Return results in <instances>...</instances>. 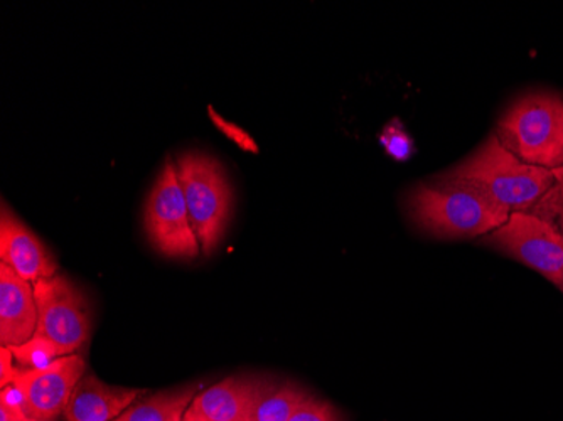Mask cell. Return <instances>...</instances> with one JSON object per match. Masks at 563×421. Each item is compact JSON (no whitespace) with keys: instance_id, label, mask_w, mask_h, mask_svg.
<instances>
[{"instance_id":"obj_15","label":"cell","mask_w":563,"mask_h":421,"mask_svg":"<svg viewBox=\"0 0 563 421\" xmlns=\"http://www.w3.org/2000/svg\"><path fill=\"white\" fill-rule=\"evenodd\" d=\"M11 351L14 354L15 366L22 372L44 369L63 357L55 342L37 332L30 341L22 342L19 346H11Z\"/></svg>"},{"instance_id":"obj_6","label":"cell","mask_w":563,"mask_h":421,"mask_svg":"<svg viewBox=\"0 0 563 421\" xmlns=\"http://www.w3.org/2000/svg\"><path fill=\"white\" fill-rule=\"evenodd\" d=\"M481 243L562 288L563 234L552 221L543 220L531 211L511 213L505 224L486 234Z\"/></svg>"},{"instance_id":"obj_5","label":"cell","mask_w":563,"mask_h":421,"mask_svg":"<svg viewBox=\"0 0 563 421\" xmlns=\"http://www.w3.org/2000/svg\"><path fill=\"white\" fill-rule=\"evenodd\" d=\"M144 230L148 243L167 258L195 259L201 253L173 157H167L145 199Z\"/></svg>"},{"instance_id":"obj_18","label":"cell","mask_w":563,"mask_h":421,"mask_svg":"<svg viewBox=\"0 0 563 421\" xmlns=\"http://www.w3.org/2000/svg\"><path fill=\"white\" fill-rule=\"evenodd\" d=\"M531 213L552 221L563 234V182H555V186L540 199L539 204L531 209Z\"/></svg>"},{"instance_id":"obj_20","label":"cell","mask_w":563,"mask_h":421,"mask_svg":"<svg viewBox=\"0 0 563 421\" xmlns=\"http://www.w3.org/2000/svg\"><path fill=\"white\" fill-rule=\"evenodd\" d=\"M15 375H18V366H15L11 347L0 346V389L12 385Z\"/></svg>"},{"instance_id":"obj_21","label":"cell","mask_w":563,"mask_h":421,"mask_svg":"<svg viewBox=\"0 0 563 421\" xmlns=\"http://www.w3.org/2000/svg\"><path fill=\"white\" fill-rule=\"evenodd\" d=\"M0 407L9 408V410H24V397L21 389L12 383L8 388L0 389Z\"/></svg>"},{"instance_id":"obj_24","label":"cell","mask_w":563,"mask_h":421,"mask_svg":"<svg viewBox=\"0 0 563 421\" xmlns=\"http://www.w3.org/2000/svg\"><path fill=\"white\" fill-rule=\"evenodd\" d=\"M560 290H562V292H563V285H562V288H560Z\"/></svg>"},{"instance_id":"obj_16","label":"cell","mask_w":563,"mask_h":421,"mask_svg":"<svg viewBox=\"0 0 563 421\" xmlns=\"http://www.w3.org/2000/svg\"><path fill=\"white\" fill-rule=\"evenodd\" d=\"M379 144L385 148L391 159L404 163L410 159L413 154V142L410 135L405 132L404 123L400 120H391L385 125L379 134Z\"/></svg>"},{"instance_id":"obj_9","label":"cell","mask_w":563,"mask_h":421,"mask_svg":"<svg viewBox=\"0 0 563 421\" xmlns=\"http://www.w3.org/2000/svg\"><path fill=\"white\" fill-rule=\"evenodd\" d=\"M277 383L257 375H233L201 389L183 421H253L262 398Z\"/></svg>"},{"instance_id":"obj_22","label":"cell","mask_w":563,"mask_h":421,"mask_svg":"<svg viewBox=\"0 0 563 421\" xmlns=\"http://www.w3.org/2000/svg\"><path fill=\"white\" fill-rule=\"evenodd\" d=\"M0 421H37L33 420L25 411L9 410V408L0 407Z\"/></svg>"},{"instance_id":"obj_4","label":"cell","mask_w":563,"mask_h":421,"mask_svg":"<svg viewBox=\"0 0 563 421\" xmlns=\"http://www.w3.org/2000/svg\"><path fill=\"white\" fill-rule=\"evenodd\" d=\"M174 160L199 248L202 255L210 256L232 221V182L223 164L205 152H185Z\"/></svg>"},{"instance_id":"obj_7","label":"cell","mask_w":563,"mask_h":421,"mask_svg":"<svg viewBox=\"0 0 563 421\" xmlns=\"http://www.w3.org/2000/svg\"><path fill=\"white\" fill-rule=\"evenodd\" d=\"M33 285L40 312L37 334L55 342L62 356L80 354L93 331L91 307L84 290L63 274Z\"/></svg>"},{"instance_id":"obj_17","label":"cell","mask_w":563,"mask_h":421,"mask_svg":"<svg viewBox=\"0 0 563 421\" xmlns=\"http://www.w3.org/2000/svg\"><path fill=\"white\" fill-rule=\"evenodd\" d=\"M289 421H344L340 411L332 407L328 401L321 398L311 397L307 398L296 413L292 414Z\"/></svg>"},{"instance_id":"obj_2","label":"cell","mask_w":563,"mask_h":421,"mask_svg":"<svg viewBox=\"0 0 563 421\" xmlns=\"http://www.w3.org/2000/svg\"><path fill=\"white\" fill-rule=\"evenodd\" d=\"M438 177L473 186L509 214L531 211L556 182L552 170L523 163L495 132Z\"/></svg>"},{"instance_id":"obj_13","label":"cell","mask_w":563,"mask_h":421,"mask_svg":"<svg viewBox=\"0 0 563 421\" xmlns=\"http://www.w3.org/2000/svg\"><path fill=\"white\" fill-rule=\"evenodd\" d=\"M201 389V383H189L152 392L148 397L142 395L115 421H183L189 405Z\"/></svg>"},{"instance_id":"obj_14","label":"cell","mask_w":563,"mask_h":421,"mask_svg":"<svg viewBox=\"0 0 563 421\" xmlns=\"http://www.w3.org/2000/svg\"><path fill=\"white\" fill-rule=\"evenodd\" d=\"M309 397L311 392L297 383H277L262 398L253 421H289L297 408Z\"/></svg>"},{"instance_id":"obj_10","label":"cell","mask_w":563,"mask_h":421,"mask_svg":"<svg viewBox=\"0 0 563 421\" xmlns=\"http://www.w3.org/2000/svg\"><path fill=\"white\" fill-rule=\"evenodd\" d=\"M0 259L31 284L55 277L59 270L49 248L5 202L0 213Z\"/></svg>"},{"instance_id":"obj_23","label":"cell","mask_w":563,"mask_h":421,"mask_svg":"<svg viewBox=\"0 0 563 421\" xmlns=\"http://www.w3.org/2000/svg\"><path fill=\"white\" fill-rule=\"evenodd\" d=\"M553 176H555L556 182H563V167L562 169L555 170Z\"/></svg>"},{"instance_id":"obj_19","label":"cell","mask_w":563,"mask_h":421,"mask_svg":"<svg viewBox=\"0 0 563 421\" xmlns=\"http://www.w3.org/2000/svg\"><path fill=\"white\" fill-rule=\"evenodd\" d=\"M208 117H210L211 122H213V125L217 126L218 130H220L221 134L224 135V137L230 139V141L233 142V144L239 145L240 148H243V151L246 152H253V154H257L258 147L257 144H255V141H253L252 137H250L249 134H246L245 130L242 129V126L236 125V123L230 122V120L224 119V117H221L220 113L217 112V110L213 109V107H208Z\"/></svg>"},{"instance_id":"obj_1","label":"cell","mask_w":563,"mask_h":421,"mask_svg":"<svg viewBox=\"0 0 563 421\" xmlns=\"http://www.w3.org/2000/svg\"><path fill=\"white\" fill-rule=\"evenodd\" d=\"M404 208L420 233L445 242L484 239L509 218L473 186L438 176L413 184L405 192Z\"/></svg>"},{"instance_id":"obj_3","label":"cell","mask_w":563,"mask_h":421,"mask_svg":"<svg viewBox=\"0 0 563 421\" xmlns=\"http://www.w3.org/2000/svg\"><path fill=\"white\" fill-rule=\"evenodd\" d=\"M501 144L523 163L542 169L563 167V95L528 90L515 98L496 120Z\"/></svg>"},{"instance_id":"obj_11","label":"cell","mask_w":563,"mask_h":421,"mask_svg":"<svg viewBox=\"0 0 563 421\" xmlns=\"http://www.w3.org/2000/svg\"><path fill=\"white\" fill-rule=\"evenodd\" d=\"M36 293L31 281L0 263V346H19L37 331Z\"/></svg>"},{"instance_id":"obj_12","label":"cell","mask_w":563,"mask_h":421,"mask_svg":"<svg viewBox=\"0 0 563 421\" xmlns=\"http://www.w3.org/2000/svg\"><path fill=\"white\" fill-rule=\"evenodd\" d=\"M142 395H145L144 389L109 385L87 372L76 385L63 418L65 421H115Z\"/></svg>"},{"instance_id":"obj_8","label":"cell","mask_w":563,"mask_h":421,"mask_svg":"<svg viewBox=\"0 0 563 421\" xmlns=\"http://www.w3.org/2000/svg\"><path fill=\"white\" fill-rule=\"evenodd\" d=\"M87 372V361L81 354L59 357L44 369H18L14 385L24 397L25 413L37 421H58Z\"/></svg>"}]
</instances>
